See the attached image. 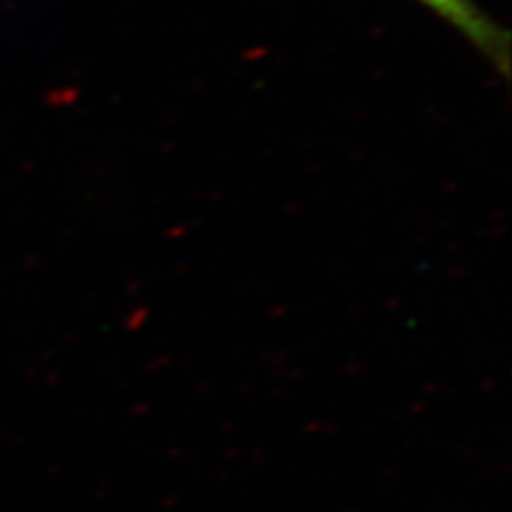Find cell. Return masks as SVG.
I'll return each mask as SVG.
<instances>
[{"mask_svg": "<svg viewBox=\"0 0 512 512\" xmlns=\"http://www.w3.org/2000/svg\"><path fill=\"white\" fill-rule=\"evenodd\" d=\"M448 26L461 32L476 50L483 54L500 73L510 67V37L508 32L493 22L474 0H416Z\"/></svg>", "mask_w": 512, "mask_h": 512, "instance_id": "1", "label": "cell"}]
</instances>
